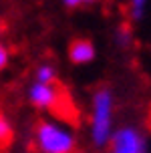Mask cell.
<instances>
[{"instance_id": "1", "label": "cell", "mask_w": 151, "mask_h": 153, "mask_svg": "<svg viewBox=\"0 0 151 153\" xmlns=\"http://www.w3.org/2000/svg\"><path fill=\"white\" fill-rule=\"evenodd\" d=\"M115 109L117 99L109 85H99L91 95V119H89V139L95 149H107L115 129Z\"/></svg>"}, {"instance_id": "2", "label": "cell", "mask_w": 151, "mask_h": 153, "mask_svg": "<svg viewBox=\"0 0 151 153\" xmlns=\"http://www.w3.org/2000/svg\"><path fill=\"white\" fill-rule=\"evenodd\" d=\"M32 143L38 153H75L79 137L67 121L57 117H42L32 129Z\"/></svg>"}, {"instance_id": "3", "label": "cell", "mask_w": 151, "mask_h": 153, "mask_svg": "<svg viewBox=\"0 0 151 153\" xmlns=\"http://www.w3.org/2000/svg\"><path fill=\"white\" fill-rule=\"evenodd\" d=\"M107 149L109 153H149V139L141 127L125 123L115 129Z\"/></svg>"}, {"instance_id": "4", "label": "cell", "mask_w": 151, "mask_h": 153, "mask_svg": "<svg viewBox=\"0 0 151 153\" xmlns=\"http://www.w3.org/2000/svg\"><path fill=\"white\" fill-rule=\"evenodd\" d=\"M26 99L36 111H53L59 107L60 99H62V89L57 83L46 85V83H36L32 81L26 89Z\"/></svg>"}, {"instance_id": "5", "label": "cell", "mask_w": 151, "mask_h": 153, "mask_svg": "<svg viewBox=\"0 0 151 153\" xmlns=\"http://www.w3.org/2000/svg\"><path fill=\"white\" fill-rule=\"evenodd\" d=\"M67 56L68 62L75 65V67H87V65H93L95 59H97V46L91 38H73L68 42L67 48Z\"/></svg>"}, {"instance_id": "6", "label": "cell", "mask_w": 151, "mask_h": 153, "mask_svg": "<svg viewBox=\"0 0 151 153\" xmlns=\"http://www.w3.org/2000/svg\"><path fill=\"white\" fill-rule=\"evenodd\" d=\"M57 76H59V69H57V65L51 62V61L38 62L36 69H34V81H36V83L53 85V83H57Z\"/></svg>"}, {"instance_id": "7", "label": "cell", "mask_w": 151, "mask_h": 153, "mask_svg": "<svg viewBox=\"0 0 151 153\" xmlns=\"http://www.w3.org/2000/svg\"><path fill=\"white\" fill-rule=\"evenodd\" d=\"M113 42H115L117 48H121V51L129 48V46L133 45V30H131V26L119 24V26L113 30Z\"/></svg>"}, {"instance_id": "8", "label": "cell", "mask_w": 151, "mask_h": 153, "mask_svg": "<svg viewBox=\"0 0 151 153\" xmlns=\"http://www.w3.org/2000/svg\"><path fill=\"white\" fill-rule=\"evenodd\" d=\"M147 8H149V0H129L127 2V12L133 22L143 20L145 14H147Z\"/></svg>"}, {"instance_id": "9", "label": "cell", "mask_w": 151, "mask_h": 153, "mask_svg": "<svg viewBox=\"0 0 151 153\" xmlns=\"http://www.w3.org/2000/svg\"><path fill=\"white\" fill-rule=\"evenodd\" d=\"M14 137V123L6 113L0 111V143H8Z\"/></svg>"}, {"instance_id": "10", "label": "cell", "mask_w": 151, "mask_h": 153, "mask_svg": "<svg viewBox=\"0 0 151 153\" xmlns=\"http://www.w3.org/2000/svg\"><path fill=\"white\" fill-rule=\"evenodd\" d=\"M10 59H12V53H10V46L0 38V73H4L10 65Z\"/></svg>"}, {"instance_id": "11", "label": "cell", "mask_w": 151, "mask_h": 153, "mask_svg": "<svg viewBox=\"0 0 151 153\" xmlns=\"http://www.w3.org/2000/svg\"><path fill=\"white\" fill-rule=\"evenodd\" d=\"M60 2L67 8H83V6H89L93 2H97V0H60Z\"/></svg>"}, {"instance_id": "12", "label": "cell", "mask_w": 151, "mask_h": 153, "mask_svg": "<svg viewBox=\"0 0 151 153\" xmlns=\"http://www.w3.org/2000/svg\"><path fill=\"white\" fill-rule=\"evenodd\" d=\"M0 34H2V24H0Z\"/></svg>"}]
</instances>
